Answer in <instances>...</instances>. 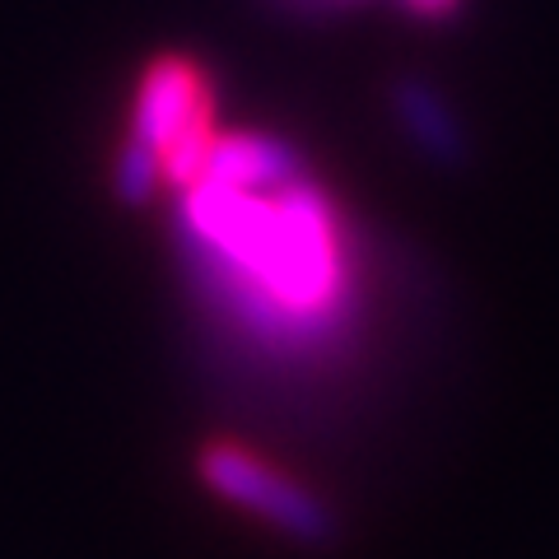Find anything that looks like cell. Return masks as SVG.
<instances>
[{
	"label": "cell",
	"instance_id": "1",
	"mask_svg": "<svg viewBox=\"0 0 559 559\" xmlns=\"http://www.w3.org/2000/svg\"><path fill=\"white\" fill-rule=\"evenodd\" d=\"M182 219L242 318L261 331H326L341 304L336 210L308 178L285 187L191 182Z\"/></svg>",
	"mask_w": 559,
	"mask_h": 559
},
{
	"label": "cell",
	"instance_id": "2",
	"mask_svg": "<svg viewBox=\"0 0 559 559\" xmlns=\"http://www.w3.org/2000/svg\"><path fill=\"white\" fill-rule=\"evenodd\" d=\"M127 140L159 159L173 187L187 191L201 178L215 127H210V84L187 57H159L145 70Z\"/></svg>",
	"mask_w": 559,
	"mask_h": 559
},
{
	"label": "cell",
	"instance_id": "3",
	"mask_svg": "<svg viewBox=\"0 0 559 559\" xmlns=\"http://www.w3.org/2000/svg\"><path fill=\"white\" fill-rule=\"evenodd\" d=\"M197 476L205 480L210 495L266 518L275 532H285L294 540L326 546V540L336 536V518H331V509L312 489H304L294 476H285L280 466L257 457V452H248L242 443H224V439L205 443L197 457Z\"/></svg>",
	"mask_w": 559,
	"mask_h": 559
},
{
	"label": "cell",
	"instance_id": "4",
	"mask_svg": "<svg viewBox=\"0 0 559 559\" xmlns=\"http://www.w3.org/2000/svg\"><path fill=\"white\" fill-rule=\"evenodd\" d=\"M294 178H304V159L285 140H275V135H224L219 140L215 135L197 182L266 191V187H285Z\"/></svg>",
	"mask_w": 559,
	"mask_h": 559
},
{
	"label": "cell",
	"instance_id": "5",
	"mask_svg": "<svg viewBox=\"0 0 559 559\" xmlns=\"http://www.w3.org/2000/svg\"><path fill=\"white\" fill-rule=\"evenodd\" d=\"M392 112H396V121L406 127V135L429 154L433 164L457 168L466 159L462 121L452 117V108L439 98V90H429L425 80H396L392 84Z\"/></svg>",
	"mask_w": 559,
	"mask_h": 559
},
{
	"label": "cell",
	"instance_id": "6",
	"mask_svg": "<svg viewBox=\"0 0 559 559\" xmlns=\"http://www.w3.org/2000/svg\"><path fill=\"white\" fill-rule=\"evenodd\" d=\"M406 5L415 10V14H425V20H443V14H452L462 5V0H406Z\"/></svg>",
	"mask_w": 559,
	"mask_h": 559
},
{
	"label": "cell",
	"instance_id": "7",
	"mask_svg": "<svg viewBox=\"0 0 559 559\" xmlns=\"http://www.w3.org/2000/svg\"><path fill=\"white\" fill-rule=\"evenodd\" d=\"M304 5H341V0H304Z\"/></svg>",
	"mask_w": 559,
	"mask_h": 559
}]
</instances>
